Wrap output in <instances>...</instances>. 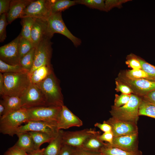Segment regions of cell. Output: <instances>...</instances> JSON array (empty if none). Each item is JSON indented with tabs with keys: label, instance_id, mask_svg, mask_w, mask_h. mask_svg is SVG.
I'll return each mask as SVG.
<instances>
[{
	"label": "cell",
	"instance_id": "29",
	"mask_svg": "<svg viewBox=\"0 0 155 155\" xmlns=\"http://www.w3.org/2000/svg\"><path fill=\"white\" fill-rule=\"evenodd\" d=\"M35 51V47H34L23 56L20 61V65L29 73L33 65Z\"/></svg>",
	"mask_w": 155,
	"mask_h": 155
},
{
	"label": "cell",
	"instance_id": "38",
	"mask_svg": "<svg viewBox=\"0 0 155 155\" xmlns=\"http://www.w3.org/2000/svg\"><path fill=\"white\" fill-rule=\"evenodd\" d=\"M130 0H106L104 1L105 7L106 12L110 11L114 7L121 8L123 4Z\"/></svg>",
	"mask_w": 155,
	"mask_h": 155
},
{
	"label": "cell",
	"instance_id": "47",
	"mask_svg": "<svg viewBox=\"0 0 155 155\" xmlns=\"http://www.w3.org/2000/svg\"><path fill=\"white\" fill-rule=\"evenodd\" d=\"M4 82L3 74L0 73V94L2 96L4 94Z\"/></svg>",
	"mask_w": 155,
	"mask_h": 155
},
{
	"label": "cell",
	"instance_id": "2",
	"mask_svg": "<svg viewBox=\"0 0 155 155\" xmlns=\"http://www.w3.org/2000/svg\"><path fill=\"white\" fill-rule=\"evenodd\" d=\"M36 85L43 92L47 106H61L64 105L59 80L53 69L44 80Z\"/></svg>",
	"mask_w": 155,
	"mask_h": 155
},
{
	"label": "cell",
	"instance_id": "13",
	"mask_svg": "<svg viewBox=\"0 0 155 155\" xmlns=\"http://www.w3.org/2000/svg\"><path fill=\"white\" fill-rule=\"evenodd\" d=\"M59 130L57 126L48 122L42 121H31L24 125L20 126L17 130L16 134L28 132H37L45 133L55 137Z\"/></svg>",
	"mask_w": 155,
	"mask_h": 155
},
{
	"label": "cell",
	"instance_id": "37",
	"mask_svg": "<svg viewBox=\"0 0 155 155\" xmlns=\"http://www.w3.org/2000/svg\"><path fill=\"white\" fill-rule=\"evenodd\" d=\"M131 94H121L120 95L116 94L114 101V104L113 105L115 107H119L127 104L129 101Z\"/></svg>",
	"mask_w": 155,
	"mask_h": 155
},
{
	"label": "cell",
	"instance_id": "49",
	"mask_svg": "<svg viewBox=\"0 0 155 155\" xmlns=\"http://www.w3.org/2000/svg\"><path fill=\"white\" fill-rule=\"evenodd\" d=\"M5 106L2 99L0 101V119L4 114L5 111Z\"/></svg>",
	"mask_w": 155,
	"mask_h": 155
},
{
	"label": "cell",
	"instance_id": "24",
	"mask_svg": "<svg viewBox=\"0 0 155 155\" xmlns=\"http://www.w3.org/2000/svg\"><path fill=\"white\" fill-rule=\"evenodd\" d=\"M100 152L101 155H143L139 150L135 152H128L111 146L108 143L101 149Z\"/></svg>",
	"mask_w": 155,
	"mask_h": 155
},
{
	"label": "cell",
	"instance_id": "4",
	"mask_svg": "<svg viewBox=\"0 0 155 155\" xmlns=\"http://www.w3.org/2000/svg\"><path fill=\"white\" fill-rule=\"evenodd\" d=\"M142 99L141 97L131 94L130 99L126 104L119 107L111 106L110 111L111 115L116 119L137 123L139 106Z\"/></svg>",
	"mask_w": 155,
	"mask_h": 155
},
{
	"label": "cell",
	"instance_id": "32",
	"mask_svg": "<svg viewBox=\"0 0 155 155\" xmlns=\"http://www.w3.org/2000/svg\"><path fill=\"white\" fill-rule=\"evenodd\" d=\"M34 47L31 42L20 35L18 47L20 61L23 56Z\"/></svg>",
	"mask_w": 155,
	"mask_h": 155
},
{
	"label": "cell",
	"instance_id": "18",
	"mask_svg": "<svg viewBox=\"0 0 155 155\" xmlns=\"http://www.w3.org/2000/svg\"><path fill=\"white\" fill-rule=\"evenodd\" d=\"M33 1L11 0L9 9L7 13V20L8 24H10L17 18H22L24 9Z\"/></svg>",
	"mask_w": 155,
	"mask_h": 155
},
{
	"label": "cell",
	"instance_id": "14",
	"mask_svg": "<svg viewBox=\"0 0 155 155\" xmlns=\"http://www.w3.org/2000/svg\"><path fill=\"white\" fill-rule=\"evenodd\" d=\"M20 34L8 44L0 47V59L11 65H20L19 44Z\"/></svg>",
	"mask_w": 155,
	"mask_h": 155
},
{
	"label": "cell",
	"instance_id": "33",
	"mask_svg": "<svg viewBox=\"0 0 155 155\" xmlns=\"http://www.w3.org/2000/svg\"><path fill=\"white\" fill-rule=\"evenodd\" d=\"M0 71L2 73H6L29 72L19 65H12L9 64L0 59Z\"/></svg>",
	"mask_w": 155,
	"mask_h": 155
},
{
	"label": "cell",
	"instance_id": "40",
	"mask_svg": "<svg viewBox=\"0 0 155 155\" xmlns=\"http://www.w3.org/2000/svg\"><path fill=\"white\" fill-rule=\"evenodd\" d=\"M71 155H101L100 152H94L75 148Z\"/></svg>",
	"mask_w": 155,
	"mask_h": 155
},
{
	"label": "cell",
	"instance_id": "6",
	"mask_svg": "<svg viewBox=\"0 0 155 155\" xmlns=\"http://www.w3.org/2000/svg\"><path fill=\"white\" fill-rule=\"evenodd\" d=\"M62 107L44 106L27 109L29 121H44L57 127Z\"/></svg>",
	"mask_w": 155,
	"mask_h": 155
},
{
	"label": "cell",
	"instance_id": "42",
	"mask_svg": "<svg viewBox=\"0 0 155 155\" xmlns=\"http://www.w3.org/2000/svg\"><path fill=\"white\" fill-rule=\"evenodd\" d=\"M10 0H0V15L7 13L10 8Z\"/></svg>",
	"mask_w": 155,
	"mask_h": 155
},
{
	"label": "cell",
	"instance_id": "23",
	"mask_svg": "<svg viewBox=\"0 0 155 155\" xmlns=\"http://www.w3.org/2000/svg\"><path fill=\"white\" fill-rule=\"evenodd\" d=\"M62 131L59 130L56 137L49 142V144L45 148L44 155H59L63 145Z\"/></svg>",
	"mask_w": 155,
	"mask_h": 155
},
{
	"label": "cell",
	"instance_id": "27",
	"mask_svg": "<svg viewBox=\"0 0 155 155\" xmlns=\"http://www.w3.org/2000/svg\"><path fill=\"white\" fill-rule=\"evenodd\" d=\"M35 20V18L27 17L22 18L21 22L22 26L20 34L21 36L29 40L32 42L31 32L32 27Z\"/></svg>",
	"mask_w": 155,
	"mask_h": 155
},
{
	"label": "cell",
	"instance_id": "12",
	"mask_svg": "<svg viewBox=\"0 0 155 155\" xmlns=\"http://www.w3.org/2000/svg\"><path fill=\"white\" fill-rule=\"evenodd\" d=\"M106 122L111 127L114 137L138 133L137 123L112 117Z\"/></svg>",
	"mask_w": 155,
	"mask_h": 155
},
{
	"label": "cell",
	"instance_id": "1",
	"mask_svg": "<svg viewBox=\"0 0 155 155\" xmlns=\"http://www.w3.org/2000/svg\"><path fill=\"white\" fill-rule=\"evenodd\" d=\"M3 74L4 82L3 95L20 97L31 84L29 72Z\"/></svg>",
	"mask_w": 155,
	"mask_h": 155
},
{
	"label": "cell",
	"instance_id": "30",
	"mask_svg": "<svg viewBox=\"0 0 155 155\" xmlns=\"http://www.w3.org/2000/svg\"><path fill=\"white\" fill-rule=\"evenodd\" d=\"M104 0H75L76 4L83 5L91 8L106 11Z\"/></svg>",
	"mask_w": 155,
	"mask_h": 155
},
{
	"label": "cell",
	"instance_id": "46",
	"mask_svg": "<svg viewBox=\"0 0 155 155\" xmlns=\"http://www.w3.org/2000/svg\"><path fill=\"white\" fill-rule=\"evenodd\" d=\"M142 98L147 102L155 104V90L148 92Z\"/></svg>",
	"mask_w": 155,
	"mask_h": 155
},
{
	"label": "cell",
	"instance_id": "17",
	"mask_svg": "<svg viewBox=\"0 0 155 155\" xmlns=\"http://www.w3.org/2000/svg\"><path fill=\"white\" fill-rule=\"evenodd\" d=\"M46 37L51 38L49 35L46 21L35 18L31 32V40L34 47H35Z\"/></svg>",
	"mask_w": 155,
	"mask_h": 155
},
{
	"label": "cell",
	"instance_id": "48",
	"mask_svg": "<svg viewBox=\"0 0 155 155\" xmlns=\"http://www.w3.org/2000/svg\"><path fill=\"white\" fill-rule=\"evenodd\" d=\"M45 148L34 150L28 154L30 155H44Z\"/></svg>",
	"mask_w": 155,
	"mask_h": 155
},
{
	"label": "cell",
	"instance_id": "39",
	"mask_svg": "<svg viewBox=\"0 0 155 155\" xmlns=\"http://www.w3.org/2000/svg\"><path fill=\"white\" fill-rule=\"evenodd\" d=\"M116 88L115 90L117 92H121L122 94H133L132 90L128 86L115 79Z\"/></svg>",
	"mask_w": 155,
	"mask_h": 155
},
{
	"label": "cell",
	"instance_id": "43",
	"mask_svg": "<svg viewBox=\"0 0 155 155\" xmlns=\"http://www.w3.org/2000/svg\"><path fill=\"white\" fill-rule=\"evenodd\" d=\"M113 137L114 135L112 131L104 132L102 134L98 135V138L100 140L103 142H107L110 144L112 143Z\"/></svg>",
	"mask_w": 155,
	"mask_h": 155
},
{
	"label": "cell",
	"instance_id": "35",
	"mask_svg": "<svg viewBox=\"0 0 155 155\" xmlns=\"http://www.w3.org/2000/svg\"><path fill=\"white\" fill-rule=\"evenodd\" d=\"M137 56L133 53H131L127 56L125 63L128 67L132 69H141V64Z\"/></svg>",
	"mask_w": 155,
	"mask_h": 155
},
{
	"label": "cell",
	"instance_id": "31",
	"mask_svg": "<svg viewBox=\"0 0 155 155\" xmlns=\"http://www.w3.org/2000/svg\"><path fill=\"white\" fill-rule=\"evenodd\" d=\"M122 72L126 77L130 79H144L152 81L148 75L141 69H128Z\"/></svg>",
	"mask_w": 155,
	"mask_h": 155
},
{
	"label": "cell",
	"instance_id": "11",
	"mask_svg": "<svg viewBox=\"0 0 155 155\" xmlns=\"http://www.w3.org/2000/svg\"><path fill=\"white\" fill-rule=\"evenodd\" d=\"M98 131L91 129L75 131H65L63 130V145L66 144L75 148H80L88 138Z\"/></svg>",
	"mask_w": 155,
	"mask_h": 155
},
{
	"label": "cell",
	"instance_id": "22",
	"mask_svg": "<svg viewBox=\"0 0 155 155\" xmlns=\"http://www.w3.org/2000/svg\"><path fill=\"white\" fill-rule=\"evenodd\" d=\"M53 69L52 65L41 66L29 74L31 84H37L44 80Z\"/></svg>",
	"mask_w": 155,
	"mask_h": 155
},
{
	"label": "cell",
	"instance_id": "51",
	"mask_svg": "<svg viewBox=\"0 0 155 155\" xmlns=\"http://www.w3.org/2000/svg\"><path fill=\"white\" fill-rule=\"evenodd\" d=\"M29 155H30L29 154Z\"/></svg>",
	"mask_w": 155,
	"mask_h": 155
},
{
	"label": "cell",
	"instance_id": "5",
	"mask_svg": "<svg viewBox=\"0 0 155 155\" xmlns=\"http://www.w3.org/2000/svg\"><path fill=\"white\" fill-rule=\"evenodd\" d=\"M46 22L49 35L51 38L55 33H59L69 39L75 47L81 44V40L73 35L66 27L63 20L61 12L52 13Z\"/></svg>",
	"mask_w": 155,
	"mask_h": 155
},
{
	"label": "cell",
	"instance_id": "3",
	"mask_svg": "<svg viewBox=\"0 0 155 155\" xmlns=\"http://www.w3.org/2000/svg\"><path fill=\"white\" fill-rule=\"evenodd\" d=\"M29 121L27 109L22 108L0 119V133L13 136L22 123Z\"/></svg>",
	"mask_w": 155,
	"mask_h": 155
},
{
	"label": "cell",
	"instance_id": "10",
	"mask_svg": "<svg viewBox=\"0 0 155 155\" xmlns=\"http://www.w3.org/2000/svg\"><path fill=\"white\" fill-rule=\"evenodd\" d=\"M20 97L22 108L28 109L38 106H47L43 92L36 84H31Z\"/></svg>",
	"mask_w": 155,
	"mask_h": 155
},
{
	"label": "cell",
	"instance_id": "41",
	"mask_svg": "<svg viewBox=\"0 0 155 155\" xmlns=\"http://www.w3.org/2000/svg\"><path fill=\"white\" fill-rule=\"evenodd\" d=\"M7 152L9 155H29L26 151L15 145L9 148Z\"/></svg>",
	"mask_w": 155,
	"mask_h": 155
},
{
	"label": "cell",
	"instance_id": "9",
	"mask_svg": "<svg viewBox=\"0 0 155 155\" xmlns=\"http://www.w3.org/2000/svg\"><path fill=\"white\" fill-rule=\"evenodd\" d=\"M51 4V0H33L24 9L22 18L30 17L46 21L52 14Z\"/></svg>",
	"mask_w": 155,
	"mask_h": 155
},
{
	"label": "cell",
	"instance_id": "21",
	"mask_svg": "<svg viewBox=\"0 0 155 155\" xmlns=\"http://www.w3.org/2000/svg\"><path fill=\"white\" fill-rule=\"evenodd\" d=\"M16 135L18 140L15 145L16 146L28 153L35 150L34 142L28 132L19 133Z\"/></svg>",
	"mask_w": 155,
	"mask_h": 155
},
{
	"label": "cell",
	"instance_id": "15",
	"mask_svg": "<svg viewBox=\"0 0 155 155\" xmlns=\"http://www.w3.org/2000/svg\"><path fill=\"white\" fill-rule=\"evenodd\" d=\"M109 144L127 151L137 152L139 150L138 133L114 137L112 144Z\"/></svg>",
	"mask_w": 155,
	"mask_h": 155
},
{
	"label": "cell",
	"instance_id": "45",
	"mask_svg": "<svg viewBox=\"0 0 155 155\" xmlns=\"http://www.w3.org/2000/svg\"><path fill=\"white\" fill-rule=\"evenodd\" d=\"M94 126L98 128L104 132H110L112 131L111 127L106 122V121H104L102 123H96L94 124Z\"/></svg>",
	"mask_w": 155,
	"mask_h": 155
},
{
	"label": "cell",
	"instance_id": "26",
	"mask_svg": "<svg viewBox=\"0 0 155 155\" xmlns=\"http://www.w3.org/2000/svg\"><path fill=\"white\" fill-rule=\"evenodd\" d=\"M52 13L61 12L76 4L74 1L69 0H51Z\"/></svg>",
	"mask_w": 155,
	"mask_h": 155
},
{
	"label": "cell",
	"instance_id": "36",
	"mask_svg": "<svg viewBox=\"0 0 155 155\" xmlns=\"http://www.w3.org/2000/svg\"><path fill=\"white\" fill-rule=\"evenodd\" d=\"M8 24L7 20V13L3 14L0 17V42H3L6 38V27Z\"/></svg>",
	"mask_w": 155,
	"mask_h": 155
},
{
	"label": "cell",
	"instance_id": "34",
	"mask_svg": "<svg viewBox=\"0 0 155 155\" xmlns=\"http://www.w3.org/2000/svg\"><path fill=\"white\" fill-rule=\"evenodd\" d=\"M141 67V69L145 71L152 80L155 81V66L148 63L139 56H137Z\"/></svg>",
	"mask_w": 155,
	"mask_h": 155
},
{
	"label": "cell",
	"instance_id": "8",
	"mask_svg": "<svg viewBox=\"0 0 155 155\" xmlns=\"http://www.w3.org/2000/svg\"><path fill=\"white\" fill-rule=\"evenodd\" d=\"M116 79L129 87L133 94L141 98L155 90V81L144 79H130L126 77L122 71L119 73Z\"/></svg>",
	"mask_w": 155,
	"mask_h": 155
},
{
	"label": "cell",
	"instance_id": "7",
	"mask_svg": "<svg viewBox=\"0 0 155 155\" xmlns=\"http://www.w3.org/2000/svg\"><path fill=\"white\" fill-rule=\"evenodd\" d=\"M51 39L48 37L44 38L35 47L34 63L29 74L41 66L51 65L53 43Z\"/></svg>",
	"mask_w": 155,
	"mask_h": 155
},
{
	"label": "cell",
	"instance_id": "20",
	"mask_svg": "<svg viewBox=\"0 0 155 155\" xmlns=\"http://www.w3.org/2000/svg\"><path fill=\"white\" fill-rule=\"evenodd\" d=\"M100 133L98 131L88 138L80 148L94 152H99L101 149L106 146L107 143H104L98 138Z\"/></svg>",
	"mask_w": 155,
	"mask_h": 155
},
{
	"label": "cell",
	"instance_id": "28",
	"mask_svg": "<svg viewBox=\"0 0 155 155\" xmlns=\"http://www.w3.org/2000/svg\"><path fill=\"white\" fill-rule=\"evenodd\" d=\"M138 115L146 116L155 119V104L142 99L139 106Z\"/></svg>",
	"mask_w": 155,
	"mask_h": 155
},
{
	"label": "cell",
	"instance_id": "16",
	"mask_svg": "<svg viewBox=\"0 0 155 155\" xmlns=\"http://www.w3.org/2000/svg\"><path fill=\"white\" fill-rule=\"evenodd\" d=\"M82 121L64 105L62 106L57 124L58 130L66 129L73 127H80Z\"/></svg>",
	"mask_w": 155,
	"mask_h": 155
},
{
	"label": "cell",
	"instance_id": "44",
	"mask_svg": "<svg viewBox=\"0 0 155 155\" xmlns=\"http://www.w3.org/2000/svg\"><path fill=\"white\" fill-rule=\"evenodd\" d=\"M75 148L67 145H63L59 155H71Z\"/></svg>",
	"mask_w": 155,
	"mask_h": 155
},
{
	"label": "cell",
	"instance_id": "19",
	"mask_svg": "<svg viewBox=\"0 0 155 155\" xmlns=\"http://www.w3.org/2000/svg\"><path fill=\"white\" fill-rule=\"evenodd\" d=\"M2 100L5 106L4 114L1 119L4 118L9 113L18 110L22 108L21 100L19 96H1Z\"/></svg>",
	"mask_w": 155,
	"mask_h": 155
},
{
	"label": "cell",
	"instance_id": "50",
	"mask_svg": "<svg viewBox=\"0 0 155 155\" xmlns=\"http://www.w3.org/2000/svg\"><path fill=\"white\" fill-rule=\"evenodd\" d=\"M3 155H9L7 151H6L4 154Z\"/></svg>",
	"mask_w": 155,
	"mask_h": 155
},
{
	"label": "cell",
	"instance_id": "25",
	"mask_svg": "<svg viewBox=\"0 0 155 155\" xmlns=\"http://www.w3.org/2000/svg\"><path fill=\"white\" fill-rule=\"evenodd\" d=\"M28 132L30 135L33 140L35 150L39 149L40 146L42 144L50 142L55 138L44 133L37 132Z\"/></svg>",
	"mask_w": 155,
	"mask_h": 155
}]
</instances>
